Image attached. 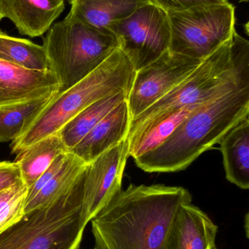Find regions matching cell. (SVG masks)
<instances>
[{
  "mask_svg": "<svg viewBox=\"0 0 249 249\" xmlns=\"http://www.w3.org/2000/svg\"><path fill=\"white\" fill-rule=\"evenodd\" d=\"M23 181L20 168L15 162H0V192Z\"/></svg>",
  "mask_w": 249,
  "mask_h": 249,
  "instance_id": "cell-23",
  "label": "cell"
},
{
  "mask_svg": "<svg viewBox=\"0 0 249 249\" xmlns=\"http://www.w3.org/2000/svg\"><path fill=\"white\" fill-rule=\"evenodd\" d=\"M47 32L42 46L48 69L59 83V92L83 80L120 48L112 31L93 27L68 16Z\"/></svg>",
  "mask_w": 249,
  "mask_h": 249,
  "instance_id": "cell-5",
  "label": "cell"
},
{
  "mask_svg": "<svg viewBox=\"0 0 249 249\" xmlns=\"http://www.w3.org/2000/svg\"><path fill=\"white\" fill-rule=\"evenodd\" d=\"M200 105L168 111L152 118L130 131L127 136L129 156L134 159L160 146L184 118Z\"/></svg>",
  "mask_w": 249,
  "mask_h": 249,
  "instance_id": "cell-15",
  "label": "cell"
},
{
  "mask_svg": "<svg viewBox=\"0 0 249 249\" xmlns=\"http://www.w3.org/2000/svg\"><path fill=\"white\" fill-rule=\"evenodd\" d=\"M59 90L51 70L35 71L0 61V109L52 97Z\"/></svg>",
  "mask_w": 249,
  "mask_h": 249,
  "instance_id": "cell-10",
  "label": "cell"
},
{
  "mask_svg": "<svg viewBox=\"0 0 249 249\" xmlns=\"http://www.w3.org/2000/svg\"><path fill=\"white\" fill-rule=\"evenodd\" d=\"M131 121L127 99L101 120L70 152L89 164L127 139Z\"/></svg>",
  "mask_w": 249,
  "mask_h": 249,
  "instance_id": "cell-12",
  "label": "cell"
},
{
  "mask_svg": "<svg viewBox=\"0 0 249 249\" xmlns=\"http://www.w3.org/2000/svg\"><path fill=\"white\" fill-rule=\"evenodd\" d=\"M168 13L170 50L191 58L205 59L236 32L235 7L229 1L200 4Z\"/></svg>",
  "mask_w": 249,
  "mask_h": 249,
  "instance_id": "cell-6",
  "label": "cell"
},
{
  "mask_svg": "<svg viewBox=\"0 0 249 249\" xmlns=\"http://www.w3.org/2000/svg\"><path fill=\"white\" fill-rule=\"evenodd\" d=\"M67 16L99 29H109L152 0H69Z\"/></svg>",
  "mask_w": 249,
  "mask_h": 249,
  "instance_id": "cell-14",
  "label": "cell"
},
{
  "mask_svg": "<svg viewBox=\"0 0 249 249\" xmlns=\"http://www.w3.org/2000/svg\"><path fill=\"white\" fill-rule=\"evenodd\" d=\"M245 228H246V233H247V237L249 238V213H247L245 218Z\"/></svg>",
  "mask_w": 249,
  "mask_h": 249,
  "instance_id": "cell-25",
  "label": "cell"
},
{
  "mask_svg": "<svg viewBox=\"0 0 249 249\" xmlns=\"http://www.w3.org/2000/svg\"><path fill=\"white\" fill-rule=\"evenodd\" d=\"M153 4L165 9L166 11L184 10L193 6L206 4H223L228 0H152Z\"/></svg>",
  "mask_w": 249,
  "mask_h": 249,
  "instance_id": "cell-24",
  "label": "cell"
},
{
  "mask_svg": "<svg viewBox=\"0 0 249 249\" xmlns=\"http://www.w3.org/2000/svg\"><path fill=\"white\" fill-rule=\"evenodd\" d=\"M249 115V82L202 104L156 149L134 158L146 172L182 171Z\"/></svg>",
  "mask_w": 249,
  "mask_h": 249,
  "instance_id": "cell-2",
  "label": "cell"
},
{
  "mask_svg": "<svg viewBox=\"0 0 249 249\" xmlns=\"http://www.w3.org/2000/svg\"><path fill=\"white\" fill-rule=\"evenodd\" d=\"M187 189L130 184L92 220L96 249H165L175 216L192 203Z\"/></svg>",
  "mask_w": 249,
  "mask_h": 249,
  "instance_id": "cell-1",
  "label": "cell"
},
{
  "mask_svg": "<svg viewBox=\"0 0 249 249\" xmlns=\"http://www.w3.org/2000/svg\"><path fill=\"white\" fill-rule=\"evenodd\" d=\"M127 98L128 93L124 92L107 96L92 104L69 121L58 132L67 150L71 151L101 120Z\"/></svg>",
  "mask_w": 249,
  "mask_h": 249,
  "instance_id": "cell-18",
  "label": "cell"
},
{
  "mask_svg": "<svg viewBox=\"0 0 249 249\" xmlns=\"http://www.w3.org/2000/svg\"><path fill=\"white\" fill-rule=\"evenodd\" d=\"M219 228L200 208L183 204L172 223L165 249H219Z\"/></svg>",
  "mask_w": 249,
  "mask_h": 249,
  "instance_id": "cell-11",
  "label": "cell"
},
{
  "mask_svg": "<svg viewBox=\"0 0 249 249\" xmlns=\"http://www.w3.org/2000/svg\"><path fill=\"white\" fill-rule=\"evenodd\" d=\"M132 63L120 48L100 66L67 90L54 95L12 142V152L58 133L69 121L92 104L121 92L130 93L135 75Z\"/></svg>",
  "mask_w": 249,
  "mask_h": 249,
  "instance_id": "cell-3",
  "label": "cell"
},
{
  "mask_svg": "<svg viewBox=\"0 0 249 249\" xmlns=\"http://www.w3.org/2000/svg\"><path fill=\"white\" fill-rule=\"evenodd\" d=\"M2 18H4V16H3L2 10H1V0H0V20Z\"/></svg>",
  "mask_w": 249,
  "mask_h": 249,
  "instance_id": "cell-26",
  "label": "cell"
},
{
  "mask_svg": "<svg viewBox=\"0 0 249 249\" xmlns=\"http://www.w3.org/2000/svg\"><path fill=\"white\" fill-rule=\"evenodd\" d=\"M202 61L168 49L157 59L136 71L127 98L132 120L182 83Z\"/></svg>",
  "mask_w": 249,
  "mask_h": 249,
  "instance_id": "cell-8",
  "label": "cell"
},
{
  "mask_svg": "<svg viewBox=\"0 0 249 249\" xmlns=\"http://www.w3.org/2000/svg\"><path fill=\"white\" fill-rule=\"evenodd\" d=\"M68 152L59 133L51 135L18 152L16 160L22 180L29 188L60 154Z\"/></svg>",
  "mask_w": 249,
  "mask_h": 249,
  "instance_id": "cell-17",
  "label": "cell"
},
{
  "mask_svg": "<svg viewBox=\"0 0 249 249\" xmlns=\"http://www.w3.org/2000/svg\"></svg>",
  "mask_w": 249,
  "mask_h": 249,
  "instance_id": "cell-27",
  "label": "cell"
},
{
  "mask_svg": "<svg viewBox=\"0 0 249 249\" xmlns=\"http://www.w3.org/2000/svg\"><path fill=\"white\" fill-rule=\"evenodd\" d=\"M52 97L0 109V143L16 140L29 121Z\"/></svg>",
  "mask_w": 249,
  "mask_h": 249,
  "instance_id": "cell-21",
  "label": "cell"
},
{
  "mask_svg": "<svg viewBox=\"0 0 249 249\" xmlns=\"http://www.w3.org/2000/svg\"><path fill=\"white\" fill-rule=\"evenodd\" d=\"M27 194L23 181L0 192V234L24 215Z\"/></svg>",
  "mask_w": 249,
  "mask_h": 249,
  "instance_id": "cell-22",
  "label": "cell"
},
{
  "mask_svg": "<svg viewBox=\"0 0 249 249\" xmlns=\"http://www.w3.org/2000/svg\"><path fill=\"white\" fill-rule=\"evenodd\" d=\"M87 164L70 152V157L62 169L25 203L24 213L43 207L68 192L81 177Z\"/></svg>",
  "mask_w": 249,
  "mask_h": 249,
  "instance_id": "cell-19",
  "label": "cell"
},
{
  "mask_svg": "<svg viewBox=\"0 0 249 249\" xmlns=\"http://www.w3.org/2000/svg\"><path fill=\"white\" fill-rule=\"evenodd\" d=\"M66 0H1L4 18L22 35L38 37L46 33L65 8Z\"/></svg>",
  "mask_w": 249,
  "mask_h": 249,
  "instance_id": "cell-13",
  "label": "cell"
},
{
  "mask_svg": "<svg viewBox=\"0 0 249 249\" xmlns=\"http://www.w3.org/2000/svg\"><path fill=\"white\" fill-rule=\"evenodd\" d=\"M128 139L89 162L83 172V212L89 223L122 189Z\"/></svg>",
  "mask_w": 249,
  "mask_h": 249,
  "instance_id": "cell-9",
  "label": "cell"
},
{
  "mask_svg": "<svg viewBox=\"0 0 249 249\" xmlns=\"http://www.w3.org/2000/svg\"><path fill=\"white\" fill-rule=\"evenodd\" d=\"M0 61L35 71L48 69L46 54L42 45L29 39L14 37L0 31Z\"/></svg>",
  "mask_w": 249,
  "mask_h": 249,
  "instance_id": "cell-20",
  "label": "cell"
},
{
  "mask_svg": "<svg viewBox=\"0 0 249 249\" xmlns=\"http://www.w3.org/2000/svg\"><path fill=\"white\" fill-rule=\"evenodd\" d=\"M83 172L65 194L24 213L1 232L0 249H78L88 224L83 212Z\"/></svg>",
  "mask_w": 249,
  "mask_h": 249,
  "instance_id": "cell-4",
  "label": "cell"
},
{
  "mask_svg": "<svg viewBox=\"0 0 249 249\" xmlns=\"http://www.w3.org/2000/svg\"><path fill=\"white\" fill-rule=\"evenodd\" d=\"M219 143L227 179L242 190H249V117L232 127Z\"/></svg>",
  "mask_w": 249,
  "mask_h": 249,
  "instance_id": "cell-16",
  "label": "cell"
},
{
  "mask_svg": "<svg viewBox=\"0 0 249 249\" xmlns=\"http://www.w3.org/2000/svg\"><path fill=\"white\" fill-rule=\"evenodd\" d=\"M108 29L118 38L120 49L136 71L170 49L171 30L168 11L153 3L140 7Z\"/></svg>",
  "mask_w": 249,
  "mask_h": 249,
  "instance_id": "cell-7",
  "label": "cell"
}]
</instances>
